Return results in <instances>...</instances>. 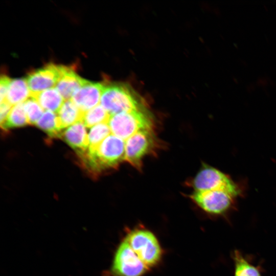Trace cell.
Wrapping results in <instances>:
<instances>
[{"mask_svg":"<svg viewBox=\"0 0 276 276\" xmlns=\"http://www.w3.org/2000/svg\"><path fill=\"white\" fill-rule=\"evenodd\" d=\"M195 192H203L217 189L233 191L241 197L245 192V183L235 180L229 174L206 164H203L192 181Z\"/></svg>","mask_w":276,"mask_h":276,"instance_id":"3957f363","label":"cell"},{"mask_svg":"<svg viewBox=\"0 0 276 276\" xmlns=\"http://www.w3.org/2000/svg\"><path fill=\"white\" fill-rule=\"evenodd\" d=\"M29 124L26 115L23 103H19L14 105L11 109L6 120L1 128L7 130L9 128L20 127Z\"/></svg>","mask_w":276,"mask_h":276,"instance_id":"e0dca14e","label":"cell"},{"mask_svg":"<svg viewBox=\"0 0 276 276\" xmlns=\"http://www.w3.org/2000/svg\"><path fill=\"white\" fill-rule=\"evenodd\" d=\"M61 66L51 62L41 68L30 71L26 79L30 95L56 86L60 77Z\"/></svg>","mask_w":276,"mask_h":276,"instance_id":"9c48e42d","label":"cell"},{"mask_svg":"<svg viewBox=\"0 0 276 276\" xmlns=\"http://www.w3.org/2000/svg\"><path fill=\"white\" fill-rule=\"evenodd\" d=\"M125 142L122 139L109 134L95 150H87L78 155L83 168L93 176L104 170L116 168L124 160Z\"/></svg>","mask_w":276,"mask_h":276,"instance_id":"6da1fadb","label":"cell"},{"mask_svg":"<svg viewBox=\"0 0 276 276\" xmlns=\"http://www.w3.org/2000/svg\"><path fill=\"white\" fill-rule=\"evenodd\" d=\"M258 276H261V275H258Z\"/></svg>","mask_w":276,"mask_h":276,"instance_id":"603a6c76","label":"cell"},{"mask_svg":"<svg viewBox=\"0 0 276 276\" xmlns=\"http://www.w3.org/2000/svg\"><path fill=\"white\" fill-rule=\"evenodd\" d=\"M84 113L71 99L66 100L57 113L61 128L62 129L79 121H82Z\"/></svg>","mask_w":276,"mask_h":276,"instance_id":"9a60e30c","label":"cell"},{"mask_svg":"<svg viewBox=\"0 0 276 276\" xmlns=\"http://www.w3.org/2000/svg\"><path fill=\"white\" fill-rule=\"evenodd\" d=\"M149 269L124 240L118 246L106 276H143Z\"/></svg>","mask_w":276,"mask_h":276,"instance_id":"52a82bcc","label":"cell"},{"mask_svg":"<svg viewBox=\"0 0 276 276\" xmlns=\"http://www.w3.org/2000/svg\"><path fill=\"white\" fill-rule=\"evenodd\" d=\"M30 96V91L26 79L16 78L11 79L6 98L11 105H15L27 100Z\"/></svg>","mask_w":276,"mask_h":276,"instance_id":"5bb4252c","label":"cell"},{"mask_svg":"<svg viewBox=\"0 0 276 276\" xmlns=\"http://www.w3.org/2000/svg\"><path fill=\"white\" fill-rule=\"evenodd\" d=\"M124 240L149 269L160 261L162 250L156 237L151 231L135 229L130 231Z\"/></svg>","mask_w":276,"mask_h":276,"instance_id":"8992f818","label":"cell"},{"mask_svg":"<svg viewBox=\"0 0 276 276\" xmlns=\"http://www.w3.org/2000/svg\"><path fill=\"white\" fill-rule=\"evenodd\" d=\"M38 128L52 137H60L62 129L57 114L51 111H44L35 124Z\"/></svg>","mask_w":276,"mask_h":276,"instance_id":"2e32d148","label":"cell"},{"mask_svg":"<svg viewBox=\"0 0 276 276\" xmlns=\"http://www.w3.org/2000/svg\"><path fill=\"white\" fill-rule=\"evenodd\" d=\"M103 84L100 103L110 116L144 109L141 99L130 86L121 83Z\"/></svg>","mask_w":276,"mask_h":276,"instance_id":"7a4b0ae2","label":"cell"},{"mask_svg":"<svg viewBox=\"0 0 276 276\" xmlns=\"http://www.w3.org/2000/svg\"><path fill=\"white\" fill-rule=\"evenodd\" d=\"M113 135L126 140L142 130H152L153 122L144 109L123 112L110 116L108 122Z\"/></svg>","mask_w":276,"mask_h":276,"instance_id":"277c9868","label":"cell"},{"mask_svg":"<svg viewBox=\"0 0 276 276\" xmlns=\"http://www.w3.org/2000/svg\"><path fill=\"white\" fill-rule=\"evenodd\" d=\"M30 96L37 101L43 109L55 113L58 112L64 101L56 87L31 95Z\"/></svg>","mask_w":276,"mask_h":276,"instance_id":"4fadbf2b","label":"cell"},{"mask_svg":"<svg viewBox=\"0 0 276 276\" xmlns=\"http://www.w3.org/2000/svg\"><path fill=\"white\" fill-rule=\"evenodd\" d=\"M111 132L107 123L97 124L93 126L89 130L88 137L89 150L96 149L102 141L109 135Z\"/></svg>","mask_w":276,"mask_h":276,"instance_id":"d6986e66","label":"cell"},{"mask_svg":"<svg viewBox=\"0 0 276 276\" xmlns=\"http://www.w3.org/2000/svg\"><path fill=\"white\" fill-rule=\"evenodd\" d=\"M152 130L140 131L126 140L124 160L139 169L142 160L154 147Z\"/></svg>","mask_w":276,"mask_h":276,"instance_id":"ba28073f","label":"cell"},{"mask_svg":"<svg viewBox=\"0 0 276 276\" xmlns=\"http://www.w3.org/2000/svg\"><path fill=\"white\" fill-rule=\"evenodd\" d=\"M12 108V105H11L7 101L5 100L2 102H1V108H0L1 125H3V123L5 122Z\"/></svg>","mask_w":276,"mask_h":276,"instance_id":"7402d4cb","label":"cell"},{"mask_svg":"<svg viewBox=\"0 0 276 276\" xmlns=\"http://www.w3.org/2000/svg\"><path fill=\"white\" fill-rule=\"evenodd\" d=\"M86 80L80 77L73 67L62 65L60 77L56 88L66 101L71 99Z\"/></svg>","mask_w":276,"mask_h":276,"instance_id":"8fae6325","label":"cell"},{"mask_svg":"<svg viewBox=\"0 0 276 276\" xmlns=\"http://www.w3.org/2000/svg\"><path fill=\"white\" fill-rule=\"evenodd\" d=\"M104 87L103 83L86 80L73 95L71 100L83 112L96 107L100 102Z\"/></svg>","mask_w":276,"mask_h":276,"instance_id":"30bf717a","label":"cell"},{"mask_svg":"<svg viewBox=\"0 0 276 276\" xmlns=\"http://www.w3.org/2000/svg\"><path fill=\"white\" fill-rule=\"evenodd\" d=\"M23 105L29 124H36L43 114V108L37 101L31 96L24 102Z\"/></svg>","mask_w":276,"mask_h":276,"instance_id":"ffe728a7","label":"cell"},{"mask_svg":"<svg viewBox=\"0 0 276 276\" xmlns=\"http://www.w3.org/2000/svg\"><path fill=\"white\" fill-rule=\"evenodd\" d=\"M60 137L63 139L77 153L80 154L88 148V137L83 121H79L62 132Z\"/></svg>","mask_w":276,"mask_h":276,"instance_id":"7c38bea8","label":"cell"},{"mask_svg":"<svg viewBox=\"0 0 276 276\" xmlns=\"http://www.w3.org/2000/svg\"><path fill=\"white\" fill-rule=\"evenodd\" d=\"M110 115L100 104L85 112L83 116L82 121L87 127L99 124L108 123Z\"/></svg>","mask_w":276,"mask_h":276,"instance_id":"ac0fdd59","label":"cell"},{"mask_svg":"<svg viewBox=\"0 0 276 276\" xmlns=\"http://www.w3.org/2000/svg\"><path fill=\"white\" fill-rule=\"evenodd\" d=\"M190 197L203 212L213 216L225 215L235 208L238 198L241 197L226 189L195 191Z\"/></svg>","mask_w":276,"mask_h":276,"instance_id":"5b68a950","label":"cell"},{"mask_svg":"<svg viewBox=\"0 0 276 276\" xmlns=\"http://www.w3.org/2000/svg\"><path fill=\"white\" fill-rule=\"evenodd\" d=\"M11 79L5 73L2 74L0 80L1 102L6 100L8 88Z\"/></svg>","mask_w":276,"mask_h":276,"instance_id":"44dd1931","label":"cell"}]
</instances>
